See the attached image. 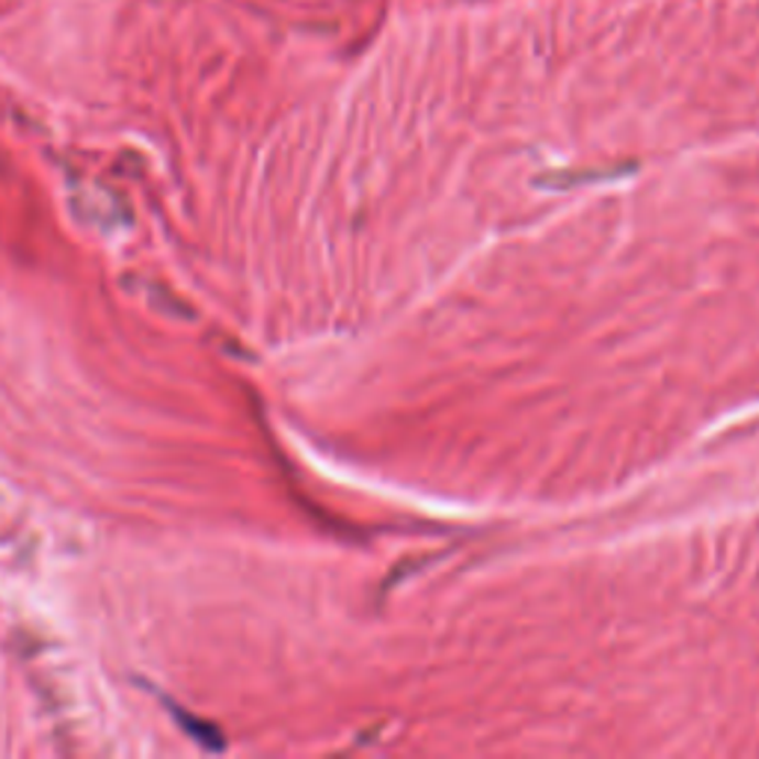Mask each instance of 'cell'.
Instances as JSON below:
<instances>
[{
	"instance_id": "1",
	"label": "cell",
	"mask_w": 759,
	"mask_h": 759,
	"mask_svg": "<svg viewBox=\"0 0 759 759\" xmlns=\"http://www.w3.org/2000/svg\"><path fill=\"white\" fill-rule=\"evenodd\" d=\"M169 710H173V715H176V721L182 724V730L190 736V739H196L199 745H205V748H211V750H220L223 748V739H220V733H217V727H211V724H202L199 718H194L190 712H185V710H178V706H173V703H166Z\"/></svg>"
}]
</instances>
